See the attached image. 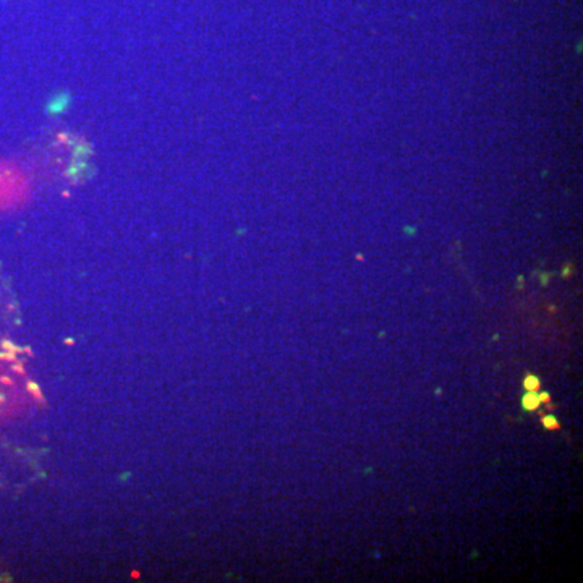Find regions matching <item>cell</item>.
<instances>
[{
	"mask_svg": "<svg viewBox=\"0 0 583 583\" xmlns=\"http://www.w3.org/2000/svg\"><path fill=\"white\" fill-rule=\"evenodd\" d=\"M541 423H543V426L546 429H549V431H559V429H561V424H559V421L552 415L543 416V418H541Z\"/></svg>",
	"mask_w": 583,
	"mask_h": 583,
	"instance_id": "4",
	"label": "cell"
},
{
	"mask_svg": "<svg viewBox=\"0 0 583 583\" xmlns=\"http://www.w3.org/2000/svg\"><path fill=\"white\" fill-rule=\"evenodd\" d=\"M523 387L527 389L528 392H536V390L540 389V377L535 375H528L523 379Z\"/></svg>",
	"mask_w": 583,
	"mask_h": 583,
	"instance_id": "3",
	"label": "cell"
},
{
	"mask_svg": "<svg viewBox=\"0 0 583 583\" xmlns=\"http://www.w3.org/2000/svg\"><path fill=\"white\" fill-rule=\"evenodd\" d=\"M522 405H523L525 410H528V412L538 410V408L541 407V402H540V399H538V394H536V392H528L527 395H523Z\"/></svg>",
	"mask_w": 583,
	"mask_h": 583,
	"instance_id": "2",
	"label": "cell"
},
{
	"mask_svg": "<svg viewBox=\"0 0 583 583\" xmlns=\"http://www.w3.org/2000/svg\"><path fill=\"white\" fill-rule=\"evenodd\" d=\"M538 399L541 404H546V405H551V395L547 392H540L538 394Z\"/></svg>",
	"mask_w": 583,
	"mask_h": 583,
	"instance_id": "5",
	"label": "cell"
},
{
	"mask_svg": "<svg viewBox=\"0 0 583 583\" xmlns=\"http://www.w3.org/2000/svg\"><path fill=\"white\" fill-rule=\"evenodd\" d=\"M28 188V180L18 167L0 162V203H15Z\"/></svg>",
	"mask_w": 583,
	"mask_h": 583,
	"instance_id": "1",
	"label": "cell"
}]
</instances>
